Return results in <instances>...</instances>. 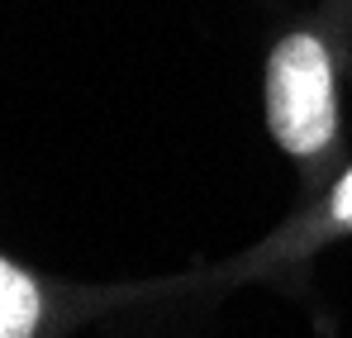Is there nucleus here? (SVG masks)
Wrapping results in <instances>:
<instances>
[{"mask_svg": "<svg viewBox=\"0 0 352 338\" xmlns=\"http://www.w3.org/2000/svg\"><path fill=\"white\" fill-rule=\"evenodd\" d=\"M38 324V291L34 282L0 257V338H29Z\"/></svg>", "mask_w": 352, "mask_h": 338, "instance_id": "2", "label": "nucleus"}, {"mask_svg": "<svg viewBox=\"0 0 352 338\" xmlns=\"http://www.w3.org/2000/svg\"><path fill=\"white\" fill-rule=\"evenodd\" d=\"M333 220H338V224H348V229H352V171H348V176H343V186L333 191Z\"/></svg>", "mask_w": 352, "mask_h": 338, "instance_id": "3", "label": "nucleus"}, {"mask_svg": "<svg viewBox=\"0 0 352 338\" xmlns=\"http://www.w3.org/2000/svg\"><path fill=\"white\" fill-rule=\"evenodd\" d=\"M267 124L272 138L295 158H309L333 138V67L314 34H291L272 48Z\"/></svg>", "mask_w": 352, "mask_h": 338, "instance_id": "1", "label": "nucleus"}]
</instances>
